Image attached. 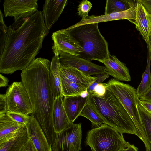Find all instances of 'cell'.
Returning a JSON list of instances; mask_svg holds the SVG:
<instances>
[{
	"mask_svg": "<svg viewBox=\"0 0 151 151\" xmlns=\"http://www.w3.org/2000/svg\"><path fill=\"white\" fill-rule=\"evenodd\" d=\"M60 69L59 56L54 55L51 62L49 80L55 99L60 96L63 97L61 85Z\"/></svg>",
	"mask_w": 151,
	"mask_h": 151,
	"instance_id": "cell-21",
	"label": "cell"
},
{
	"mask_svg": "<svg viewBox=\"0 0 151 151\" xmlns=\"http://www.w3.org/2000/svg\"><path fill=\"white\" fill-rule=\"evenodd\" d=\"M138 108L147 140L151 145V113L140 103Z\"/></svg>",
	"mask_w": 151,
	"mask_h": 151,
	"instance_id": "cell-27",
	"label": "cell"
},
{
	"mask_svg": "<svg viewBox=\"0 0 151 151\" xmlns=\"http://www.w3.org/2000/svg\"><path fill=\"white\" fill-rule=\"evenodd\" d=\"M136 9V18L134 23L147 45L151 30V15L147 11L139 0Z\"/></svg>",
	"mask_w": 151,
	"mask_h": 151,
	"instance_id": "cell-19",
	"label": "cell"
},
{
	"mask_svg": "<svg viewBox=\"0 0 151 151\" xmlns=\"http://www.w3.org/2000/svg\"><path fill=\"white\" fill-rule=\"evenodd\" d=\"M67 0H47L42 13L45 26L49 31L57 21L67 4Z\"/></svg>",
	"mask_w": 151,
	"mask_h": 151,
	"instance_id": "cell-14",
	"label": "cell"
},
{
	"mask_svg": "<svg viewBox=\"0 0 151 151\" xmlns=\"http://www.w3.org/2000/svg\"><path fill=\"white\" fill-rule=\"evenodd\" d=\"M52 38L54 42L52 49L54 55L59 56L60 51L79 57L83 50L78 42L65 29L53 32Z\"/></svg>",
	"mask_w": 151,
	"mask_h": 151,
	"instance_id": "cell-10",
	"label": "cell"
},
{
	"mask_svg": "<svg viewBox=\"0 0 151 151\" xmlns=\"http://www.w3.org/2000/svg\"><path fill=\"white\" fill-rule=\"evenodd\" d=\"M26 128L22 132L0 145V151H22L29 139Z\"/></svg>",
	"mask_w": 151,
	"mask_h": 151,
	"instance_id": "cell-23",
	"label": "cell"
},
{
	"mask_svg": "<svg viewBox=\"0 0 151 151\" xmlns=\"http://www.w3.org/2000/svg\"><path fill=\"white\" fill-rule=\"evenodd\" d=\"M90 96H65L63 105L67 116L72 123L80 115L85 106L89 103Z\"/></svg>",
	"mask_w": 151,
	"mask_h": 151,
	"instance_id": "cell-17",
	"label": "cell"
},
{
	"mask_svg": "<svg viewBox=\"0 0 151 151\" xmlns=\"http://www.w3.org/2000/svg\"><path fill=\"white\" fill-rule=\"evenodd\" d=\"M96 79L87 89V95L90 96L93 93L94 88L99 83H102L106 78L109 77V75L107 74H102L97 75L96 76Z\"/></svg>",
	"mask_w": 151,
	"mask_h": 151,
	"instance_id": "cell-31",
	"label": "cell"
},
{
	"mask_svg": "<svg viewBox=\"0 0 151 151\" xmlns=\"http://www.w3.org/2000/svg\"><path fill=\"white\" fill-rule=\"evenodd\" d=\"M59 57L60 64L74 67L89 75L107 74L105 66L99 65L78 56L60 51Z\"/></svg>",
	"mask_w": 151,
	"mask_h": 151,
	"instance_id": "cell-11",
	"label": "cell"
},
{
	"mask_svg": "<svg viewBox=\"0 0 151 151\" xmlns=\"http://www.w3.org/2000/svg\"><path fill=\"white\" fill-rule=\"evenodd\" d=\"M79 116L84 117L90 120L93 126L98 127L104 122L96 111L91 104L89 103L84 107Z\"/></svg>",
	"mask_w": 151,
	"mask_h": 151,
	"instance_id": "cell-26",
	"label": "cell"
},
{
	"mask_svg": "<svg viewBox=\"0 0 151 151\" xmlns=\"http://www.w3.org/2000/svg\"><path fill=\"white\" fill-rule=\"evenodd\" d=\"M65 29L79 42L83 52L79 57L91 61L100 62L110 55L108 44L101 34L98 23L86 24Z\"/></svg>",
	"mask_w": 151,
	"mask_h": 151,
	"instance_id": "cell-4",
	"label": "cell"
},
{
	"mask_svg": "<svg viewBox=\"0 0 151 151\" xmlns=\"http://www.w3.org/2000/svg\"><path fill=\"white\" fill-rule=\"evenodd\" d=\"M60 71L70 81L85 86L87 88L96 79L95 76H92L76 68L61 64Z\"/></svg>",
	"mask_w": 151,
	"mask_h": 151,
	"instance_id": "cell-20",
	"label": "cell"
},
{
	"mask_svg": "<svg viewBox=\"0 0 151 151\" xmlns=\"http://www.w3.org/2000/svg\"><path fill=\"white\" fill-rule=\"evenodd\" d=\"M9 80L6 77L0 74V87H6L8 85Z\"/></svg>",
	"mask_w": 151,
	"mask_h": 151,
	"instance_id": "cell-37",
	"label": "cell"
},
{
	"mask_svg": "<svg viewBox=\"0 0 151 151\" xmlns=\"http://www.w3.org/2000/svg\"><path fill=\"white\" fill-rule=\"evenodd\" d=\"M42 12L21 19L7 27L4 48L0 54V72L12 74L23 70L35 59L48 35Z\"/></svg>",
	"mask_w": 151,
	"mask_h": 151,
	"instance_id": "cell-1",
	"label": "cell"
},
{
	"mask_svg": "<svg viewBox=\"0 0 151 151\" xmlns=\"http://www.w3.org/2000/svg\"><path fill=\"white\" fill-rule=\"evenodd\" d=\"M51 62L35 58L21 74L22 82L29 96L32 114L36 119L51 146L55 137L52 119L55 99L50 85Z\"/></svg>",
	"mask_w": 151,
	"mask_h": 151,
	"instance_id": "cell-2",
	"label": "cell"
},
{
	"mask_svg": "<svg viewBox=\"0 0 151 151\" xmlns=\"http://www.w3.org/2000/svg\"><path fill=\"white\" fill-rule=\"evenodd\" d=\"M138 0H107L104 15L127 10L132 7L136 8Z\"/></svg>",
	"mask_w": 151,
	"mask_h": 151,
	"instance_id": "cell-24",
	"label": "cell"
},
{
	"mask_svg": "<svg viewBox=\"0 0 151 151\" xmlns=\"http://www.w3.org/2000/svg\"><path fill=\"white\" fill-rule=\"evenodd\" d=\"M147 11L151 15V0H139Z\"/></svg>",
	"mask_w": 151,
	"mask_h": 151,
	"instance_id": "cell-35",
	"label": "cell"
},
{
	"mask_svg": "<svg viewBox=\"0 0 151 151\" xmlns=\"http://www.w3.org/2000/svg\"><path fill=\"white\" fill-rule=\"evenodd\" d=\"M4 15L1 10L0 14V54L3 51L6 38L7 27L3 19Z\"/></svg>",
	"mask_w": 151,
	"mask_h": 151,
	"instance_id": "cell-28",
	"label": "cell"
},
{
	"mask_svg": "<svg viewBox=\"0 0 151 151\" xmlns=\"http://www.w3.org/2000/svg\"><path fill=\"white\" fill-rule=\"evenodd\" d=\"M106 89V83L103 82L100 83L95 87L93 93L90 95L102 97L105 94Z\"/></svg>",
	"mask_w": 151,
	"mask_h": 151,
	"instance_id": "cell-32",
	"label": "cell"
},
{
	"mask_svg": "<svg viewBox=\"0 0 151 151\" xmlns=\"http://www.w3.org/2000/svg\"><path fill=\"white\" fill-rule=\"evenodd\" d=\"M89 103L104 124L114 128L121 134L127 133L138 136L131 117L119 100L107 89L102 97L90 95Z\"/></svg>",
	"mask_w": 151,
	"mask_h": 151,
	"instance_id": "cell-3",
	"label": "cell"
},
{
	"mask_svg": "<svg viewBox=\"0 0 151 151\" xmlns=\"http://www.w3.org/2000/svg\"><path fill=\"white\" fill-rule=\"evenodd\" d=\"M119 151H138V149L134 145H131L128 147L122 149Z\"/></svg>",
	"mask_w": 151,
	"mask_h": 151,
	"instance_id": "cell-39",
	"label": "cell"
},
{
	"mask_svg": "<svg viewBox=\"0 0 151 151\" xmlns=\"http://www.w3.org/2000/svg\"><path fill=\"white\" fill-rule=\"evenodd\" d=\"M106 83V88L119 100L132 119L138 137L143 142L146 151H151V145L147 140L138 108L140 100L136 89L128 84L114 78Z\"/></svg>",
	"mask_w": 151,
	"mask_h": 151,
	"instance_id": "cell-5",
	"label": "cell"
},
{
	"mask_svg": "<svg viewBox=\"0 0 151 151\" xmlns=\"http://www.w3.org/2000/svg\"><path fill=\"white\" fill-rule=\"evenodd\" d=\"M140 103L151 113V102L140 100Z\"/></svg>",
	"mask_w": 151,
	"mask_h": 151,
	"instance_id": "cell-38",
	"label": "cell"
},
{
	"mask_svg": "<svg viewBox=\"0 0 151 151\" xmlns=\"http://www.w3.org/2000/svg\"><path fill=\"white\" fill-rule=\"evenodd\" d=\"M25 125L12 119L6 114H0V145L23 132Z\"/></svg>",
	"mask_w": 151,
	"mask_h": 151,
	"instance_id": "cell-15",
	"label": "cell"
},
{
	"mask_svg": "<svg viewBox=\"0 0 151 151\" xmlns=\"http://www.w3.org/2000/svg\"><path fill=\"white\" fill-rule=\"evenodd\" d=\"M149 47V48L150 53L151 55V30L150 32V34L149 35L148 44L147 45Z\"/></svg>",
	"mask_w": 151,
	"mask_h": 151,
	"instance_id": "cell-40",
	"label": "cell"
},
{
	"mask_svg": "<svg viewBox=\"0 0 151 151\" xmlns=\"http://www.w3.org/2000/svg\"><path fill=\"white\" fill-rule=\"evenodd\" d=\"M150 60H148L145 70L143 73L141 82L136 89L140 98L151 88V73L150 71Z\"/></svg>",
	"mask_w": 151,
	"mask_h": 151,
	"instance_id": "cell-25",
	"label": "cell"
},
{
	"mask_svg": "<svg viewBox=\"0 0 151 151\" xmlns=\"http://www.w3.org/2000/svg\"><path fill=\"white\" fill-rule=\"evenodd\" d=\"M141 101L151 102V88L143 96L139 98Z\"/></svg>",
	"mask_w": 151,
	"mask_h": 151,
	"instance_id": "cell-36",
	"label": "cell"
},
{
	"mask_svg": "<svg viewBox=\"0 0 151 151\" xmlns=\"http://www.w3.org/2000/svg\"><path fill=\"white\" fill-rule=\"evenodd\" d=\"M85 143L91 151H119L131 145L122 134L105 124L88 131Z\"/></svg>",
	"mask_w": 151,
	"mask_h": 151,
	"instance_id": "cell-6",
	"label": "cell"
},
{
	"mask_svg": "<svg viewBox=\"0 0 151 151\" xmlns=\"http://www.w3.org/2000/svg\"><path fill=\"white\" fill-rule=\"evenodd\" d=\"M8 112L26 115L33 110L27 92L21 82H14L8 87L5 94Z\"/></svg>",
	"mask_w": 151,
	"mask_h": 151,
	"instance_id": "cell-7",
	"label": "cell"
},
{
	"mask_svg": "<svg viewBox=\"0 0 151 151\" xmlns=\"http://www.w3.org/2000/svg\"><path fill=\"white\" fill-rule=\"evenodd\" d=\"M81 123H72L70 127L55 133L51 145L52 151H79L81 149Z\"/></svg>",
	"mask_w": 151,
	"mask_h": 151,
	"instance_id": "cell-8",
	"label": "cell"
},
{
	"mask_svg": "<svg viewBox=\"0 0 151 151\" xmlns=\"http://www.w3.org/2000/svg\"><path fill=\"white\" fill-rule=\"evenodd\" d=\"M62 92L63 97L81 96L87 91V87L72 82L60 71Z\"/></svg>",
	"mask_w": 151,
	"mask_h": 151,
	"instance_id": "cell-22",
	"label": "cell"
},
{
	"mask_svg": "<svg viewBox=\"0 0 151 151\" xmlns=\"http://www.w3.org/2000/svg\"><path fill=\"white\" fill-rule=\"evenodd\" d=\"M63 96L55 99L52 111V119L54 131L58 133L69 127L72 123L69 120L63 105Z\"/></svg>",
	"mask_w": 151,
	"mask_h": 151,
	"instance_id": "cell-18",
	"label": "cell"
},
{
	"mask_svg": "<svg viewBox=\"0 0 151 151\" xmlns=\"http://www.w3.org/2000/svg\"><path fill=\"white\" fill-rule=\"evenodd\" d=\"M15 121L25 125L30 120L31 116L23 114L8 112L6 114Z\"/></svg>",
	"mask_w": 151,
	"mask_h": 151,
	"instance_id": "cell-30",
	"label": "cell"
},
{
	"mask_svg": "<svg viewBox=\"0 0 151 151\" xmlns=\"http://www.w3.org/2000/svg\"><path fill=\"white\" fill-rule=\"evenodd\" d=\"M29 139L37 151H52L51 146L36 119L32 114L25 125Z\"/></svg>",
	"mask_w": 151,
	"mask_h": 151,
	"instance_id": "cell-12",
	"label": "cell"
},
{
	"mask_svg": "<svg viewBox=\"0 0 151 151\" xmlns=\"http://www.w3.org/2000/svg\"><path fill=\"white\" fill-rule=\"evenodd\" d=\"M92 7V4L87 0H83L78 6L77 10L79 15L82 19H86L88 16V13Z\"/></svg>",
	"mask_w": 151,
	"mask_h": 151,
	"instance_id": "cell-29",
	"label": "cell"
},
{
	"mask_svg": "<svg viewBox=\"0 0 151 151\" xmlns=\"http://www.w3.org/2000/svg\"><path fill=\"white\" fill-rule=\"evenodd\" d=\"M8 112L5 94L0 95V114H6Z\"/></svg>",
	"mask_w": 151,
	"mask_h": 151,
	"instance_id": "cell-33",
	"label": "cell"
},
{
	"mask_svg": "<svg viewBox=\"0 0 151 151\" xmlns=\"http://www.w3.org/2000/svg\"><path fill=\"white\" fill-rule=\"evenodd\" d=\"M37 0H5L3 2L5 17H13L16 21L29 17L37 12L38 6Z\"/></svg>",
	"mask_w": 151,
	"mask_h": 151,
	"instance_id": "cell-9",
	"label": "cell"
},
{
	"mask_svg": "<svg viewBox=\"0 0 151 151\" xmlns=\"http://www.w3.org/2000/svg\"><path fill=\"white\" fill-rule=\"evenodd\" d=\"M136 8L132 7L122 12L113 13L99 16L92 15L86 19H82L78 23L68 28H72L80 25L86 24L96 23L113 20L127 19L135 20L136 18Z\"/></svg>",
	"mask_w": 151,
	"mask_h": 151,
	"instance_id": "cell-13",
	"label": "cell"
},
{
	"mask_svg": "<svg viewBox=\"0 0 151 151\" xmlns=\"http://www.w3.org/2000/svg\"><path fill=\"white\" fill-rule=\"evenodd\" d=\"M105 67L107 74L118 81H129L131 77L129 71L125 65L114 55H110L107 59L100 62Z\"/></svg>",
	"mask_w": 151,
	"mask_h": 151,
	"instance_id": "cell-16",
	"label": "cell"
},
{
	"mask_svg": "<svg viewBox=\"0 0 151 151\" xmlns=\"http://www.w3.org/2000/svg\"><path fill=\"white\" fill-rule=\"evenodd\" d=\"M22 151H37L33 143L29 139L23 147Z\"/></svg>",
	"mask_w": 151,
	"mask_h": 151,
	"instance_id": "cell-34",
	"label": "cell"
}]
</instances>
